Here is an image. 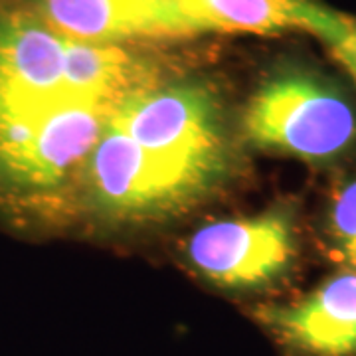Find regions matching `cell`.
Masks as SVG:
<instances>
[{
  "mask_svg": "<svg viewBox=\"0 0 356 356\" xmlns=\"http://www.w3.org/2000/svg\"><path fill=\"white\" fill-rule=\"evenodd\" d=\"M111 121L202 191L229 172L222 103L214 88L198 77L151 76L113 103Z\"/></svg>",
  "mask_w": 356,
  "mask_h": 356,
  "instance_id": "1",
  "label": "cell"
},
{
  "mask_svg": "<svg viewBox=\"0 0 356 356\" xmlns=\"http://www.w3.org/2000/svg\"><path fill=\"white\" fill-rule=\"evenodd\" d=\"M243 129L259 149L327 165L356 145V107L327 76L281 65L255 89Z\"/></svg>",
  "mask_w": 356,
  "mask_h": 356,
  "instance_id": "2",
  "label": "cell"
},
{
  "mask_svg": "<svg viewBox=\"0 0 356 356\" xmlns=\"http://www.w3.org/2000/svg\"><path fill=\"white\" fill-rule=\"evenodd\" d=\"M113 103L64 102L0 145V200L18 208L46 202L77 177L97 145Z\"/></svg>",
  "mask_w": 356,
  "mask_h": 356,
  "instance_id": "3",
  "label": "cell"
},
{
  "mask_svg": "<svg viewBox=\"0 0 356 356\" xmlns=\"http://www.w3.org/2000/svg\"><path fill=\"white\" fill-rule=\"evenodd\" d=\"M81 178L89 202L105 216L119 220L166 216L202 192L191 178L147 153L111 121V115Z\"/></svg>",
  "mask_w": 356,
  "mask_h": 356,
  "instance_id": "4",
  "label": "cell"
},
{
  "mask_svg": "<svg viewBox=\"0 0 356 356\" xmlns=\"http://www.w3.org/2000/svg\"><path fill=\"white\" fill-rule=\"evenodd\" d=\"M204 280L228 289L261 287L281 277L295 257L293 220L283 210L202 226L186 245Z\"/></svg>",
  "mask_w": 356,
  "mask_h": 356,
  "instance_id": "5",
  "label": "cell"
},
{
  "mask_svg": "<svg viewBox=\"0 0 356 356\" xmlns=\"http://www.w3.org/2000/svg\"><path fill=\"white\" fill-rule=\"evenodd\" d=\"M255 317L293 356H356V269H343L287 305Z\"/></svg>",
  "mask_w": 356,
  "mask_h": 356,
  "instance_id": "6",
  "label": "cell"
},
{
  "mask_svg": "<svg viewBox=\"0 0 356 356\" xmlns=\"http://www.w3.org/2000/svg\"><path fill=\"white\" fill-rule=\"evenodd\" d=\"M56 32L76 42L127 46L192 36L170 0H26Z\"/></svg>",
  "mask_w": 356,
  "mask_h": 356,
  "instance_id": "7",
  "label": "cell"
},
{
  "mask_svg": "<svg viewBox=\"0 0 356 356\" xmlns=\"http://www.w3.org/2000/svg\"><path fill=\"white\" fill-rule=\"evenodd\" d=\"M192 36L204 32L315 34L329 13L315 0H170Z\"/></svg>",
  "mask_w": 356,
  "mask_h": 356,
  "instance_id": "8",
  "label": "cell"
},
{
  "mask_svg": "<svg viewBox=\"0 0 356 356\" xmlns=\"http://www.w3.org/2000/svg\"><path fill=\"white\" fill-rule=\"evenodd\" d=\"M154 76L153 67L127 46L88 44L67 38L65 89L72 102L115 103Z\"/></svg>",
  "mask_w": 356,
  "mask_h": 356,
  "instance_id": "9",
  "label": "cell"
},
{
  "mask_svg": "<svg viewBox=\"0 0 356 356\" xmlns=\"http://www.w3.org/2000/svg\"><path fill=\"white\" fill-rule=\"evenodd\" d=\"M325 240L334 261L356 269V172L332 196L325 222Z\"/></svg>",
  "mask_w": 356,
  "mask_h": 356,
  "instance_id": "10",
  "label": "cell"
},
{
  "mask_svg": "<svg viewBox=\"0 0 356 356\" xmlns=\"http://www.w3.org/2000/svg\"><path fill=\"white\" fill-rule=\"evenodd\" d=\"M318 40L341 62L344 70L355 77L356 81V18L348 14L331 10L325 16L323 24L315 32Z\"/></svg>",
  "mask_w": 356,
  "mask_h": 356,
  "instance_id": "11",
  "label": "cell"
}]
</instances>
